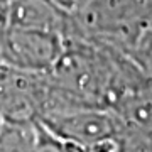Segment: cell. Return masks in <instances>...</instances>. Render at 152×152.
I'll return each mask as SVG.
<instances>
[{"label": "cell", "mask_w": 152, "mask_h": 152, "mask_svg": "<svg viewBox=\"0 0 152 152\" xmlns=\"http://www.w3.org/2000/svg\"><path fill=\"white\" fill-rule=\"evenodd\" d=\"M37 124L53 135L83 147L127 134V127L118 115L102 107H71L49 112L39 117Z\"/></svg>", "instance_id": "7a4b0ae2"}, {"label": "cell", "mask_w": 152, "mask_h": 152, "mask_svg": "<svg viewBox=\"0 0 152 152\" xmlns=\"http://www.w3.org/2000/svg\"><path fill=\"white\" fill-rule=\"evenodd\" d=\"M49 90L48 73H26L0 64L2 122H36Z\"/></svg>", "instance_id": "277c9868"}, {"label": "cell", "mask_w": 152, "mask_h": 152, "mask_svg": "<svg viewBox=\"0 0 152 152\" xmlns=\"http://www.w3.org/2000/svg\"><path fill=\"white\" fill-rule=\"evenodd\" d=\"M36 152H88V149L80 145V144H76V142L64 140V139H59V137L53 135L51 132H48L44 127H41L37 124Z\"/></svg>", "instance_id": "52a82bcc"}, {"label": "cell", "mask_w": 152, "mask_h": 152, "mask_svg": "<svg viewBox=\"0 0 152 152\" xmlns=\"http://www.w3.org/2000/svg\"><path fill=\"white\" fill-rule=\"evenodd\" d=\"M59 7H63L64 10L71 12V14H78L80 10H83L88 4H91L93 0H54Z\"/></svg>", "instance_id": "ba28073f"}, {"label": "cell", "mask_w": 152, "mask_h": 152, "mask_svg": "<svg viewBox=\"0 0 152 152\" xmlns=\"http://www.w3.org/2000/svg\"><path fill=\"white\" fill-rule=\"evenodd\" d=\"M75 15L85 36L127 54L152 27V0H93Z\"/></svg>", "instance_id": "6da1fadb"}, {"label": "cell", "mask_w": 152, "mask_h": 152, "mask_svg": "<svg viewBox=\"0 0 152 152\" xmlns=\"http://www.w3.org/2000/svg\"><path fill=\"white\" fill-rule=\"evenodd\" d=\"M147 139H149V142L152 144V134H151V135H147Z\"/></svg>", "instance_id": "9c48e42d"}, {"label": "cell", "mask_w": 152, "mask_h": 152, "mask_svg": "<svg viewBox=\"0 0 152 152\" xmlns=\"http://www.w3.org/2000/svg\"><path fill=\"white\" fill-rule=\"evenodd\" d=\"M0 22L53 34L66 42L85 36L75 14L64 10L54 0H12L0 15Z\"/></svg>", "instance_id": "5b68a950"}, {"label": "cell", "mask_w": 152, "mask_h": 152, "mask_svg": "<svg viewBox=\"0 0 152 152\" xmlns=\"http://www.w3.org/2000/svg\"><path fill=\"white\" fill-rule=\"evenodd\" d=\"M37 124L36 122H2L0 152H36Z\"/></svg>", "instance_id": "8992f818"}, {"label": "cell", "mask_w": 152, "mask_h": 152, "mask_svg": "<svg viewBox=\"0 0 152 152\" xmlns=\"http://www.w3.org/2000/svg\"><path fill=\"white\" fill-rule=\"evenodd\" d=\"M66 41L58 36L0 22V64L26 73H49Z\"/></svg>", "instance_id": "3957f363"}]
</instances>
